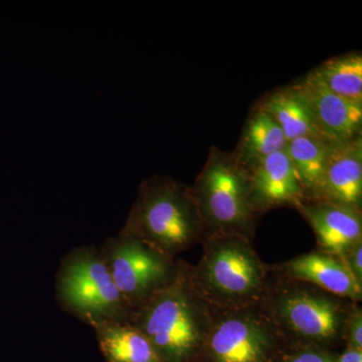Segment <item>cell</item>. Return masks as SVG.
<instances>
[{
  "label": "cell",
  "instance_id": "obj_1",
  "mask_svg": "<svg viewBox=\"0 0 362 362\" xmlns=\"http://www.w3.org/2000/svg\"><path fill=\"white\" fill-rule=\"evenodd\" d=\"M213 315L192 282L189 264L178 259L175 279L135 309L128 322L145 335L162 362H192L201 354Z\"/></svg>",
  "mask_w": 362,
  "mask_h": 362
},
{
  "label": "cell",
  "instance_id": "obj_2",
  "mask_svg": "<svg viewBox=\"0 0 362 362\" xmlns=\"http://www.w3.org/2000/svg\"><path fill=\"white\" fill-rule=\"evenodd\" d=\"M190 275L214 311L259 305L271 283L272 268L259 259L252 240L239 235H214Z\"/></svg>",
  "mask_w": 362,
  "mask_h": 362
},
{
  "label": "cell",
  "instance_id": "obj_3",
  "mask_svg": "<svg viewBox=\"0 0 362 362\" xmlns=\"http://www.w3.org/2000/svg\"><path fill=\"white\" fill-rule=\"evenodd\" d=\"M119 233L141 240L173 259L206 240L190 187L158 175L140 185L137 199Z\"/></svg>",
  "mask_w": 362,
  "mask_h": 362
},
{
  "label": "cell",
  "instance_id": "obj_4",
  "mask_svg": "<svg viewBox=\"0 0 362 362\" xmlns=\"http://www.w3.org/2000/svg\"><path fill=\"white\" fill-rule=\"evenodd\" d=\"M354 304L272 271L270 285L259 305L283 339L292 338L318 347L344 338L345 322Z\"/></svg>",
  "mask_w": 362,
  "mask_h": 362
},
{
  "label": "cell",
  "instance_id": "obj_5",
  "mask_svg": "<svg viewBox=\"0 0 362 362\" xmlns=\"http://www.w3.org/2000/svg\"><path fill=\"white\" fill-rule=\"evenodd\" d=\"M190 192L201 214L206 239L214 235L254 239L263 214L252 199L251 173L233 152L211 147Z\"/></svg>",
  "mask_w": 362,
  "mask_h": 362
},
{
  "label": "cell",
  "instance_id": "obj_6",
  "mask_svg": "<svg viewBox=\"0 0 362 362\" xmlns=\"http://www.w3.org/2000/svg\"><path fill=\"white\" fill-rule=\"evenodd\" d=\"M56 298L64 311L90 326L129 321L133 312L94 246L74 247L61 259Z\"/></svg>",
  "mask_w": 362,
  "mask_h": 362
},
{
  "label": "cell",
  "instance_id": "obj_7",
  "mask_svg": "<svg viewBox=\"0 0 362 362\" xmlns=\"http://www.w3.org/2000/svg\"><path fill=\"white\" fill-rule=\"evenodd\" d=\"M282 341L261 305L214 311L199 357L206 362H270Z\"/></svg>",
  "mask_w": 362,
  "mask_h": 362
},
{
  "label": "cell",
  "instance_id": "obj_8",
  "mask_svg": "<svg viewBox=\"0 0 362 362\" xmlns=\"http://www.w3.org/2000/svg\"><path fill=\"white\" fill-rule=\"evenodd\" d=\"M98 249L133 311L164 289L177 271L175 259L121 233L108 238Z\"/></svg>",
  "mask_w": 362,
  "mask_h": 362
},
{
  "label": "cell",
  "instance_id": "obj_9",
  "mask_svg": "<svg viewBox=\"0 0 362 362\" xmlns=\"http://www.w3.org/2000/svg\"><path fill=\"white\" fill-rule=\"evenodd\" d=\"M303 95L318 134L331 143L346 142L361 136L362 104L337 96L309 71L294 83Z\"/></svg>",
  "mask_w": 362,
  "mask_h": 362
},
{
  "label": "cell",
  "instance_id": "obj_10",
  "mask_svg": "<svg viewBox=\"0 0 362 362\" xmlns=\"http://www.w3.org/2000/svg\"><path fill=\"white\" fill-rule=\"evenodd\" d=\"M295 207L315 233L320 251L341 259L361 242V209L314 199L298 202Z\"/></svg>",
  "mask_w": 362,
  "mask_h": 362
},
{
  "label": "cell",
  "instance_id": "obj_11",
  "mask_svg": "<svg viewBox=\"0 0 362 362\" xmlns=\"http://www.w3.org/2000/svg\"><path fill=\"white\" fill-rule=\"evenodd\" d=\"M314 201L361 209L362 137L331 143L329 156Z\"/></svg>",
  "mask_w": 362,
  "mask_h": 362
},
{
  "label": "cell",
  "instance_id": "obj_12",
  "mask_svg": "<svg viewBox=\"0 0 362 362\" xmlns=\"http://www.w3.org/2000/svg\"><path fill=\"white\" fill-rule=\"evenodd\" d=\"M271 268L282 277L308 283L356 303L361 301L362 288L352 277L342 259L320 250L300 255Z\"/></svg>",
  "mask_w": 362,
  "mask_h": 362
},
{
  "label": "cell",
  "instance_id": "obj_13",
  "mask_svg": "<svg viewBox=\"0 0 362 362\" xmlns=\"http://www.w3.org/2000/svg\"><path fill=\"white\" fill-rule=\"evenodd\" d=\"M252 197L262 214L281 206L307 201L286 149L272 154L251 171Z\"/></svg>",
  "mask_w": 362,
  "mask_h": 362
},
{
  "label": "cell",
  "instance_id": "obj_14",
  "mask_svg": "<svg viewBox=\"0 0 362 362\" xmlns=\"http://www.w3.org/2000/svg\"><path fill=\"white\" fill-rule=\"evenodd\" d=\"M284 133L273 117L257 106L245 124L237 148L233 152L238 160L249 169L287 147Z\"/></svg>",
  "mask_w": 362,
  "mask_h": 362
},
{
  "label": "cell",
  "instance_id": "obj_15",
  "mask_svg": "<svg viewBox=\"0 0 362 362\" xmlns=\"http://www.w3.org/2000/svg\"><path fill=\"white\" fill-rule=\"evenodd\" d=\"M107 362H162L149 340L128 321L93 324Z\"/></svg>",
  "mask_w": 362,
  "mask_h": 362
},
{
  "label": "cell",
  "instance_id": "obj_16",
  "mask_svg": "<svg viewBox=\"0 0 362 362\" xmlns=\"http://www.w3.org/2000/svg\"><path fill=\"white\" fill-rule=\"evenodd\" d=\"M273 117L287 141L303 136H319L310 108L294 84L269 93L258 104Z\"/></svg>",
  "mask_w": 362,
  "mask_h": 362
},
{
  "label": "cell",
  "instance_id": "obj_17",
  "mask_svg": "<svg viewBox=\"0 0 362 362\" xmlns=\"http://www.w3.org/2000/svg\"><path fill=\"white\" fill-rule=\"evenodd\" d=\"M330 149L331 142L319 136H303L288 142L286 152L304 188L307 201L315 197Z\"/></svg>",
  "mask_w": 362,
  "mask_h": 362
},
{
  "label": "cell",
  "instance_id": "obj_18",
  "mask_svg": "<svg viewBox=\"0 0 362 362\" xmlns=\"http://www.w3.org/2000/svg\"><path fill=\"white\" fill-rule=\"evenodd\" d=\"M310 73L331 92L362 104V54L347 52L324 62Z\"/></svg>",
  "mask_w": 362,
  "mask_h": 362
},
{
  "label": "cell",
  "instance_id": "obj_19",
  "mask_svg": "<svg viewBox=\"0 0 362 362\" xmlns=\"http://www.w3.org/2000/svg\"><path fill=\"white\" fill-rule=\"evenodd\" d=\"M344 338L349 346L362 350V311L358 303L352 306L344 327Z\"/></svg>",
  "mask_w": 362,
  "mask_h": 362
},
{
  "label": "cell",
  "instance_id": "obj_20",
  "mask_svg": "<svg viewBox=\"0 0 362 362\" xmlns=\"http://www.w3.org/2000/svg\"><path fill=\"white\" fill-rule=\"evenodd\" d=\"M341 259L357 284L362 288V240L354 245Z\"/></svg>",
  "mask_w": 362,
  "mask_h": 362
},
{
  "label": "cell",
  "instance_id": "obj_21",
  "mask_svg": "<svg viewBox=\"0 0 362 362\" xmlns=\"http://www.w3.org/2000/svg\"><path fill=\"white\" fill-rule=\"evenodd\" d=\"M284 362H337L332 356L318 347L308 346L293 354Z\"/></svg>",
  "mask_w": 362,
  "mask_h": 362
},
{
  "label": "cell",
  "instance_id": "obj_22",
  "mask_svg": "<svg viewBox=\"0 0 362 362\" xmlns=\"http://www.w3.org/2000/svg\"><path fill=\"white\" fill-rule=\"evenodd\" d=\"M337 362H362V350L347 346V349L343 352Z\"/></svg>",
  "mask_w": 362,
  "mask_h": 362
}]
</instances>
